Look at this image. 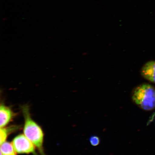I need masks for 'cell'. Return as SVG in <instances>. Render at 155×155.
Returning <instances> with one entry per match:
<instances>
[{
    "instance_id": "6da1fadb",
    "label": "cell",
    "mask_w": 155,
    "mask_h": 155,
    "mask_svg": "<svg viewBox=\"0 0 155 155\" xmlns=\"http://www.w3.org/2000/svg\"><path fill=\"white\" fill-rule=\"evenodd\" d=\"M131 98L141 109L151 111L155 108V88L150 84H143L134 89Z\"/></svg>"
},
{
    "instance_id": "7a4b0ae2",
    "label": "cell",
    "mask_w": 155,
    "mask_h": 155,
    "mask_svg": "<svg viewBox=\"0 0 155 155\" xmlns=\"http://www.w3.org/2000/svg\"><path fill=\"white\" fill-rule=\"evenodd\" d=\"M22 110L25 121L24 129L25 135L38 149L42 155H45L43 150V131L31 118L28 107H23Z\"/></svg>"
},
{
    "instance_id": "277c9868",
    "label": "cell",
    "mask_w": 155,
    "mask_h": 155,
    "mask_svg": "<svg viewBox=\"0 0 155 155\" xmlns=\"http://www.w3.org/2000/svg\"><path fill=\"white\" fill-rule=\"evenodd\" d=\"M141 75L147 80L155 83V61H149L141 68Z\"/></svg>"
},
{
    "instance_id": "3957f363",
    "label": "cell",
    "mask_w": 155,
    "mask_h": 155,
    "mask_svg": "<svg viewBox=\"0 0 155 155\" xmlns=\"http://www.w3.org/2000/svg\"><path fill=\"white\" fill-rule=\"evenodd\" d=\"M12 144L16 152L19 154H35V146L24 135L17 136L13 139Z\"/></svg>"
},
{
    "instance_id": "ba28073f",
    "label": "cell",
    "mask_w": 155,
    "mask_h": 155,
    "mask_svg": "<svg viewBox=\"0 0 155 155\" xmlns=\"http://www.w3.org/2000/svg\"><path fill=\"white\" fill-rule=\"evenodd\" d=\"M89 141L91 145L94 147L98 146L100 143L99 137L96 135H93L89 139Z\"/></svg>"
},
{
    "instance_id": "5b68a950",
    "label": "cell",
    "mask_w": 155,
    "mask_h": 155,
    "mask_svg": "<svg viewBox=\"0 0 155 155\" xmlns=\"http://www.w3.org/2000/svg\"><path fill=\"white\" fill-rule=\"evenodd\" d=\"M13 113L10 108L3 105L0 107V127H4L10 121L13 117Z\"/></svg>"
},
{
    "instance_id": "52a82bcc",
    "label": "cell",
    "mask_w": 155,
    "mask_h": 155,
    "mask_svg": "<svg viewBox=\"0 0 155 155\" xmlns=\"http://www.w3.org/2000/svg\"><path fill=\"white\" fill-rule=\"evenodd\" d=\"M15 129V128L7 129L6 128H1L0 129V143L1 145L5 142L8 135L11 130Z\"/></svg>"
},
{
    "instance_id": "8992f818",
    "label": "cell",
    "mask_w": 155,
    "mask_h": 155,
    "mask_svg": "<svg viewBox=\"0 0 155 155\" xmlns=\"http://www.w3.org/2000/svg\"><path fill=\"white\" fill-rule=\"evenodd\" d=\"M1 145V152L3 155H16L12 144L5 141Z\"/></svg>"
}]
</instances>
